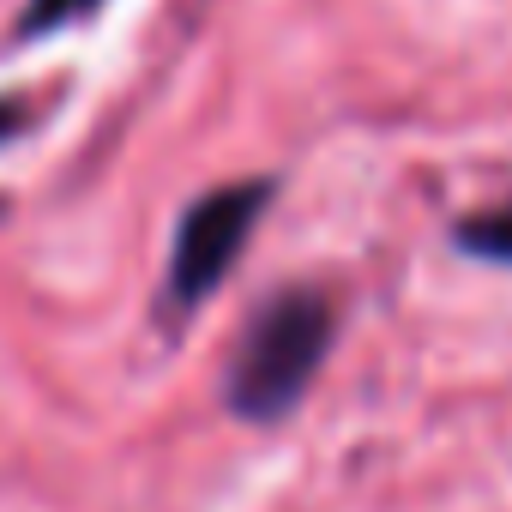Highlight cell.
Listing matches in <instances>:
<instances>
[{"label": "cell", "instance_id": "6da1fadb", "mask_svg": "<svg viewBox=\"0 0 512 512\" xmlns=\"http://www.w3.org/2000/svg\"><path fill=\"white\" fill-rule=\"evenodd\" d=\"M326 344H332L326 296H314V290L272 296L253 314V326L241 332V350L229 362V404L241 416H260V422L284 416L308 392L314 368L326 362Z\"/></svg>", "mask_w": 512, "mask_h": 512}, {"label": "cell", "instance_id": "7a4b0ae2", "mask_svg": "<svg viewBox=\"0 0 512 512\" xmlns=\"http://www.w3.org/2000/svg\"><path fill=\"white\" fill-rule=\"evenodd\" d=\"M272 187L266 181H235V187H217L205 193L187 217H181V235H175V260H169V290L175 302H205L223 272L235 266V253L253 229V217L266 211Z\"/></svg>", "mask_w": 512, "mask_h": 512}, {"label": "cell", "instance_id": "3957f363", "mask_svg": "<svg viewBox=\"0 0 512 512\" xmlns=\"http://www.w3.org/2000/svg\"><path fill=\"white\" fill-rule=\"evenodd\" d=\"M458 241L470 253H488V260H512V205L506 211H482L458 223Z\"/></svg>", "mask_w": 512, "mask_h": 512}, {"label": "cell", "instance_id": "277c9868", "mask_svg": "<svg viewBox=\"0 0 512 512\" xmlns=\"http://www.w3.org/2000/svg\"><path fill=\"white\" fill-rule=\"evenodd\" d=\"M97 7V0H31L25 7V37H43V31H61V25H73V19H85Z\"/></svg>", "mask_w": 512, "mask_h": 512}]
</instances>
